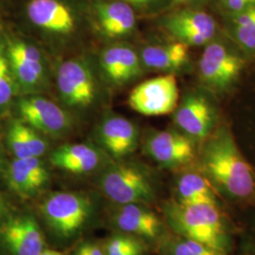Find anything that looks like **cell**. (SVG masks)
Instances as JSON below:
<instances>
[{"label":"cell","instance_id":"obj_1","mask_svg":"<svg viewBox=\"0 0 255 255\" xmlns=\"http://www.w3.org/2000/svg\"><path fill=\"white\" fill-rule=\"evenodd\" d=\"M3 17L52 59L82 53L95 39L89 0H11Z\"/></svg>","mask_w":255,"mask_h":255},{"label":"cell","instance_id":"obj_2","mask_svg":"<svg viewBox=\"0 0 255 255\" xmlns=\"http://www.w3.org/2000/svg\"><path fill=\"white\" fill-rule=\"evenodd\" d=\"M53 91L76 122L100 118L112 95L87 52L53 59Z\"/></svg>","mask_w":255,"mask_h":255},{"label":"cell","instance_id":"obj_3","mask_svg":"<svg viewBox=\"0 0 255 255\" xmlns=\"http://www.w3.org/2000/svg\"><path fill=\"white\" fill-rule=\"evenodd\" d=\"M201 164L210 179L230 196L249 199L255 194V174L228 128H219L206 141Z\"/></svg>","mask_w":255,"mask_h":255},{"label":"cell","instance_id":"obj_4","mask_svg":"<svg viewBox=\"0 0 255 255\" xmlns=\"http://www.w3.org/2000/svg\"><path fill=\"white\" fill-rule=\"evenodd\" d=\"M1 26L20 95H49L53 91V59L34 39L17 28L12 29V26L3 16Z\"/></svg>","mask_w":255,"mask_h":255},{"label":"cell","instance_id":"obj_5","mask_svg":"<svg viewBox=\"0 0 255 255\" xmlns=\"http://www.w3.org/2000/svg\"><path fill=\"white\" fill-rule=\"evenodd\" d=\"M165 213L170 226L182 237L224 253L225 233L217 205L172 202Z\"/></svg>","mask_w":255,"mask_h":255},{"label":"cell","instance_id":"obj_6","mask_svg":"<svg viewBox=\"0 0 255 255\" xmlns=\"http://www.w3.org/2000/svg\"><path fill=\"white\" fill-rule=\"evenodd\" d=\"M99 186L104 195L119 205L152 200L151 180L139 165L123 160L112 161L101 170Z\"/></svg>","mask_w":255,"mask_h":255},{"label":"cell","instance_id":"obj_7","mask_svg":"<svg viewBox=\"0 0 255 255\" xmlns=\"http://www.w3.org/2000/svg\"><path fill=\"white\" fill-rule=\"evenodd\" d=\"M92 57L101 80L112 94L126 88L146 72L137 47L129 42L103 44Z\"/></svg>","mask_w":255,"mask_h":255},{"label":"cell","instance_id":"obj_8","mask_svg":"<svg viewBox=\"0 0 255 255\" xmlns=\"http://www.w3.org/2000/svg\"><path fill=\"white\" fill-rule=\"evenodd\" d=\"M18 119L45 136L68 135L76 120L57 101L45 94L20 95L15 100Z\"/></svg>","mask_w":255,"mask_h":255},{"label":"cell","instance_id":"obj_9","mask_svg":"<svg viewBox=\"0 0 255 255\" xmlns=\"http://www.w3.org/2000/svg\"><path fill=\"white\" fill-rule=\"evenodd\" d=\"M92 30L103 44L129 42L138 35L139 16L120 0H89Z\"/></svg>","mask_w":255,"mask_h":255},{"label":"cell","instance_id":"obj_10","mask_svg":"<svg viewBox=\"0 0 255 255\" xmlns=\"http://www.w3.org/2000/svg\"><path fill=\"white\" fill-rule=\"evenodd\" d=\"M155 19L166 34L188 46H205L219 33L217 21L202 8L175 7Z\"/></svg>","mask_w":255,"mask_h":255},{"label":"cell","instance_id":"obj_11","mask_svg":"<svg viewBox=\"0 0 255 255\" xmlns=\"http://www.w3.org/2000/svg\"><path fill=\"white\" fill-rule=\"evenodd\" d=\"M47 225L58 237L69 238L77 235L90 219V199L79 192H54L41 206Z\"/></svg>","mask_w":255,"mask_h":255},{"label":"cell","instance_id":"obj_12","mask_svg":"<svg viewBox=\"0 0 255 255\" xmlns=\"http://www.w3.org/2000/svg\"><path fill=\"white\" fill-rule=\"evenodd\" d=\"M243 66V59L216 38L205 46L199 61L200 81L211 91L223 93L237 82Z\"/></svg>","mask_w":255,"mask_h":255},{"label":"cell","instance_id":"obj_13","mask_svg":"<svg viewBox=\"0 0 255 255\" xmlns=\"http://www.w3.org/2000/svg\"><path fill=\"white\" fill-rule=\"evenodd\" d=\"M128 103L133 111L147 117L172 113L179 103L175 75L164 74L139 83L129 93Z\"/></svg>","mask_w":255,"mask_h":255},{"label":"cell","instance_id":"obj_14","mask_svg":"<svg viewBox=\"0 0 255 255\" xmlns=\"http://www.w3.org/2000/svg\"><path fill=\"white\" fill-rule=\"evenodd\" d=\"M93 137L95 144L112 160L119 161L136 149L139 130L131 120L115 112L106 111L98 119Z\"/></svg>","mask_w":255,"mask_h":255},{"label":"cell","instance_id":"obj_15","mask_svg":"<svg viewBox=\"0 0 255 255\" xmlns=\"http://www.w3.org/2000/svg\"><path fill=\"white\" fill-rule=\"evenodd\" d=\"M144 148L153 161L166 168L188 164L195 157L194 140L174 129L150 132L145 140Z\"/></svg>","mask_w":255,"mask_h":255},{"label":"cell","instance_id":"obj_16","mask_svg":"<svg viewBox=\"0 0 255 255\" xmlns=\"http://www.w3.org/2000/svg\"><path fill=\"white\" fill-rule=\"evenodd\" d=\"M216 118L211 101L198 92L186 95L173 115L175 125L194 141H201L209 136L215 127Z\"/></svg>","mask_w":255,"mask_h":255},{"label":"cell","instance_id":"obj_17","mask_svg":"<svg viewBox=\"0 0 255 255\" xmlns=\"http://www.w3.org/2000/svg\"><path fill=\"white\" fill-rule=\"evenodd\" d=\"M112 161L100 146L91 143L64 144L49 154V162L56 168L76 175L101 170Z\"/></svg>","mask_w":255,"mask_h":255},{"label":"cell","instance_id":"obj_18","mask_svg":"<svg viewBox=\"0 0 255 255\" xmlns=\"http://www.w3.org/2000/svg\"><path fill=\"white\" fill-rule=\"evenodd\" d=\"M151 43L137 47L145 71L174 74L185 69L190 62L189 46L182 42Z\"/></svg>","mask_w":255,"mask_h":255},{"label":"cell","instance_id":"obj_19","mask_svg":"<svg viewBox=\"0 0 255 255\" xmlns=\"http://www.w3.org/2000/svg\"><path fill=\"white\" fill-rule=\"evenodd\" d=\"M9 188L25 199L38 196L50 181L49 169L42 158H14L8 168Z\"/></svg>","mask_w":255,"mask_h":255},{"label":"cell","instance_id":"obj_20","mask_svg":"<svg viewBox=\"0 0 255 255\" xmlns=\"http://www.w3.org/2000/svg\"><path fill=\"white\" fill-rule=\"evenodd\" d=\"M1 236L12 255H40L46 250L42 231L31 216L9 219L2 229Z\"/></svg>","mask_w":255,"mask_h":255},{"label":"cell","instance_id":"obj_21","mask_svg":"<svg viewBox=\"0 0 255 255\" xmlns=\"http://www.w3.org/2000/svg\"><path fill=\"white\" fill-rule=\"evenodd\" d=\"M113 222L123 233L151 239L158 237L162 229V222L154 213L137 203L121 205Z\"/></svg>","mask_w":255,"mask_h":255},{"label":"cell","instance_id":"obj_22","mask_svg":"<svg viewBox=\"0 0 255 255\" xmlns=\"http://www.w3.org/2000/svg\"><path fill=\"white\" fill-rule=\"evenodd\" d=\"M7 143L16 159L42 158L49 149L46 136L19 119L11 120L9 124Z\"/></svg>","mask_w":255,"mask_h":255},{"label":"cell","instance_id":"obj_23","mask_svg":"<svg viewBox=\"0 0 255 255\" xmlns=\"http://www.w3.org/2000/svg\"><path fill=\"white\" fill-rule=\"evenodd\" d=\"M177 192L182 204L217 205L208 182L200 174L188 172L182 175L177 182Z\"/></svg>","mask_w":255,"mask_h":255},{"label":"cell","instance_id":"obj_24","mask_svg":"<svg viewBox=\"0 0 255 255\" xmlns=\"http://www.w3.org/2000/svg\"><path fill=\"white\" fill-rule=\"evenodd\" d=\"M226 19L230 37L245 53L255 55V6Z\"/></svg>","mask_w":255,"mask_h":255},{"label":"cell","instance_id":"obj_25","mask_svg":"<svg viewBox=\"0 0 255 255\" xmlns=\"http://www.w3.org/2000/svg\"><path fill=\"white\" fill-rule=\"evenodd\" d=\"M1 19L2 16H0V114H3L17 99L20 91L6 51Z\"/></svg>","mask_w":255,"mask_h":255},{"label":"cell","instance_id":"obj_26","mask_svg":"<svg viewBox=\"0 0 255 255\" xmlns=\"http://www.w3.org/2000/svg\"><path fill=\"white\" fill-rule=\"evenodd\" d=\"M136 12L139 18H157L176 7L175 0H120Z\"/></svg>","mask_w":255,"mask_h":255},{"label":"cell","instance_id":"obj_27","mask_svg":"<svg viewBox=\"0 0 255 255\" xmlns=\"http://www.w3.org/2000/svg\"><path fill=\"white\" fill-rule=\"evenodd\" d=\"M170 255H225L210 247L188 238L178 239L169 247Z\"/></svg>","mask_w":255,"mask_h":255},{"label":"cell","instance_id":"obj_28","mask_svg":"<svg viewBox=\"0 0 255 255\" xmlns=\"http://www.w3.org/2000/svg\"><path fill=\"white\" fill-rule=\"evenodd\" d=\"M219 11L225 16H232L255 6V0H215Z\"/></svg>","mask_w":255,"mask_h":255},{"label":"cell","instance_id":"obj_29","mask_svg":"<svg viewBox=\"0 0 255 255\" xmlns=\"http://www.w3.org/2000/svg\"><path fill=\"white\" fill-rule=\"evenodd\" d=\"M74 255H106L104 249L99 244L93 242H86L79 247Z\"/></svg>","mask_w":255,"mask_h":255},{"label":"cell","instance_id":"obj_30","mask_svg":"<svg viewBox=\"0 0 255 255\" xmlns=\"http://www.w3.org/2000/svg\"><path fill=\"white\" fill-rule=\"evenodd\" d=\"M210 0H175L176 7H192L202 8Z\"/></svg>","mask_w":255,"mask_h":255},{"label":"cell","instance_id":"obj_31","mask_svg":"<svg viewBox=\"0 0 255 255\" xmlns=\"http://www.w3.org/2000/svg\"><path fill=\"white\" fill-rule=\"evenodd\" d=\"M11 0H0V16H3Z\"/></svg>","mask_w":255,"mask_h":255},{"label":"cell","instance_id":"obj_32","mask_svg":"<svg viewBox=\"0 0 255 255\" xmlns=\"http://www.w3.org/2000/svg\"><path fill=\"white\" fill-rule=\"evenodd\" d=\"M40 255H63L62 253L57 252V251H52V250H45Z\"/></svg>","mask_w":255,"mask_h":255},{"label":"cell","instance_id":"obj_33","mask_svg":"<svg viewBox=\"0 0 255 255\" xmlns=\"http://www.w3.org/2000/svg\"><path fill=\"white\" fill-rule=\"evenodd\" d=\"M3 213H4V209H3V206H2V204L0 202V221H1L2 217H3Z\"/></svg>","mask_w":255,"mask_h":255}]
</instances>
